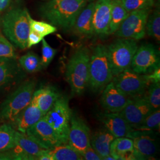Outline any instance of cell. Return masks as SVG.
Here are the masks:
<instances>
[{
  "instance_id": "obj_1",
  "label": "cell",
  "mask_w": 160,
  "mask_h": 160,
  "mask_svg": "<svg viewBox=\"0 0 160 160\" xmlns=\"http://www.w3.org/2000/svg\"><path fill=\"white\" fill-rule=\"evenodd\" d=\"M87 5V0H48L39 8L40 16L50 24L68 32Z\"/></svg>"
},
{
  "instance_id": "obj_2",
  "label": "cell",
  "mask_w": 160,
  "mask_h": 160,
  "mask_svg": "<svg viewBox=\"0 0 160 160\" xmlns=\"http://www.w3.org/2000/svg\"><path fill=\"white\" fill-rule=\"evenodd\" d=\"M90 50L85 46L78 48L70 58L65 72V78L73 96H79L88 86Z\"/></svg>"
},
{
  "instance_id": "obj_3",
  "label": "cell",
  "mask_w": 160,
  "mask_h": 160,
  "mask_svg": "<svg viewBox=\"0 0 160 160\" xmlns=\"http://www.w3.org/2000/svg\"><path fill=\"white\" fill-rule=\"evenodd\" d=\"M29 16L26 8L17 7L7 12L1 20L2 32L6 38L22 49L28 46L30 29Z\"/></svg>"
},
{
  "instance_id": "obj_4",
  "label": "cell",
  "mask_w": 160,
  "mask_h": 160,
  "mask_svg": "<svg viewBox=\"0 0 160 160\" xmlns=\"http://www.w3.org/2000/svg\"><path fill=\"white\" fill-rule=\"evenodd\" d=\"M113 77L106 46H95L90 53L88 86L92 92H98L103 90Z\"/></svg>"
},
{
  "instance_id": "obj_5",
  "label": "cell",
  "mask_w": 160,
  "mask_h": 160,
  "mask_svg": "<svg viewBox=\"0 0 160 160\" xmlns=\"http://www.w3.org/2000/svg\"><path fill=\"white\" fill-rule=\"evenodd\" d=\"M36 82L28 80L23 82L6 98L0 106V118L13 123L17 115L30 103Z\"/></svg>"
},
{
  "instance_id": "obj_6",
  "label": "cell",
  "mask_w": 160,
  "mask_h": 160,
  "mask_svg": "<svg viewBox=\"0 0 160 160\" xmlns=\"http://www.w3.org/2000/svg\"><path fill=\"white\" fill-rule=\"evenodd\" d=\"M106 48L113 77L131 68L132 59L138 48L137 40L120 38Z\"/></svg>"
},
{
  "instance_id": "obj_7",
  "label": "cell",
  "mask_w": 160,
  "mask_h": 160,
  "mask_svg": "<svg viewBox=\"0 0 160 160\" xmlns=\"http://www.w3.org/2000/svg\"><path fill=\"white\" fill-rule=\"evenodd\" d=\"M72 110L66 97H59L43 118L56 132L63 143H68L69 123Z\"/></svg>"
},
{
  "instance_id": "obj_8",
  "label": "cell",
  "mask_w": 160,
  "mask_h": 160,
  "mask_svg": "<svg viewBox=\"0 0 160 160\" xmlns=\"http://www.w3.org/2000/svg\"><path fill=\"white\" fill-rule=\"evenodd\" d=\"M112 81L119 90L130 97L142 96L150 85L145 75L139 74L131 68L114 75Z\"/></svg>"
},
{
  "instance_id": "obj_9",
  "label": "cell",
  "mask_w": 160,
  "mask_h": 160,
  "mask_svg": "<svg viewBox=\"0 0 160 160\" xmlns=\"http://www.w3.org/2000/svg\"><path fill=\"white\" fill-rule=\"evenodd\" d=\"M151 9H144L130 12L114 33L119 38L141 40L146 34V23Z\"/></svg>"
},
{
  "instance_id": "obj_10",
  "label": "cell",
  "mask_w": 160,
  "mask_h": 160,
  "mask_svg": "<svg viewBox=\"0 0 160 160\" xmlns=\"http://www.w3.org/2000/svg\"><path fill=\"white\" fill-rule=\"evenodd\" d=\"M160 52L151 43L138 48L132 59L131 68L139 74H149L160 68Z\"/></svg>"
},
{
  "instance_id": "obj_11",
  "label": "cell",
  "mask_w": 160,
  "mask_h": 160,
  "mask_svg": "<svg viewBox=\"0 0 160 160\" xmlns=\"http://www.w3.org/2000/svg\"><path fill=\"white\" fill-rule=\"evenodd\" d=\"M90 130L85 121L72 114L69 129L68 144L80 154L90 145Z\"/></svg>"
},
{
  "instance_id": "obj_12",
  "label": "cell",
  "mask_w": 160,
  "mask_h": 160,
  "mask_svg": "<svg viewBox=\"0 0 160 160\" xmlns=\"http://www.w3.org/2000/svg\"><path fill=\"white\" fill-rule=\"evenodd\" d=\"M26 133L45 149H52L58 145L64 144L43 117L28 129Z\"/></svg>"
},
{
  "instance_id": "obj_13",
  "label": "cell",
  "mask_w": 160,
  "mask_h": 160,
  "mask_svg": "<svg viewBox=\"0 0 160 160\" xmlns=\"http://www.w3.org/2000/svg\"><path fill=\"white\" fill-rule=\"evenodd\" d=\"M153 112L144 95L131 97L120 114L133 129H137L149 114Z\"/></svg>"
},
{
  "instance_id": "obj_14",
  "label": "cell",
  "mask_w": 160,
  "mask_h": 160,
  "mask_svg": "<svg viewBox=\"0 0 160 160\" xmlns=\"http://www.w3.org/2000/svg\"><path fill=\"white\" fill-rule=\"evenodd\" d=\"M129 138L133 140L135 160H148L157 154V142L148 134H144V131L140 132L139 130H133Z\"/></svg>"
},
{
  "instance_id": "obj_15",
  "label": "cell",
  "mask_w": 160,
  "mask_h": 160,
  "mask_svg": "<svg viewBox=\"0 0 160 160\" xmlns=\"http://www.w3.org/2000/svg\"><path fill=\"white\" fill-rule=\"evenodd\" d=\"M112 0H97L93 13V29L94 34L100 37L109 35L111 18Z\"/></svg>"
},
{
  "instance_id": "obj_16",
  "label": "cell",
  "mask_w": 160,
  "mask_h": 160,
  "mask_svg": "<svg viewBox=\"0 0 160 160\" xmlns=\"http://www.w3.org/2000/svg\"><path fill=\"white\" fill-rule=\"evenodd\" d=\"M131 98L119 90L112 81L103 89L100 103L107 112H120Z\"/></svg>"
},
{
  "instance_id": "obj_17",
  "label": "cell",
  "mask_w": 160,
  "mask_h": 160,
  "mask_svg": "<svg viewBox=\"0 0 160 160\" xmlns=\"http://www.w3.org/2000/svg\"><path fill=\"white\" fill-rule=\"evenodd\" d=\"M105 129L115 138L129 137L134 130L119 112H107L98 115Z\"/></svg>"
},
{
  "instance_id": "obj_18",
  "label": "cell",
  "mask_w": 160,
  "mask_h": 160,
  "mask_svg": "<svg viewBox=\"0 0 160 160\" xmlns=\"http://www.w3.org/2000/svg\"><path fill=\"white\" fill-rule=\"evenodd\" d=\"M44 114L38 108L36 100L32 97L29 105L17 115L13 123L17 131L26 133L28 129L37 123Z\"/></svg>"
},
{
  "instance_id": "obj_19",
  "label": "cell",
  "mask_w": 160,
  "mask_h": 160,
  "mask_svg": "<svg viewBox=\"0 0 160 160\" xmlns=\"http://www.w3.org/2000/svg\"><path fill=\"white\" fill-rule=\"evenodd\" d=\"M20 74V65L16 58H0V89L15 84Z\"/></svg>"
},
{
  "instance_id": "obj_20",
  "label": "cell",
  "mask_w": 160,
  "mask_h": 160,
  "mask_svg": "<svg viewBox=\"0 0 160 160\" xmlns=\"http://www.w3.org/2000/svg\"><path fill=\"white\" fill-rule=\"evenodd\" d=\"M15 148L25 156L26 160H37L45 149L43 148L26 133L16 131Z\"/></svg>"
},
{
  "instance_id": "obj_21",
  "label": "cell",
  "mask_w": 160,
  "mask_h": 160,
  "mask_svg": "<svg viewBox=\"0 0 160 160\" xmlns=\"http://www.w3.org/2000/svg\"><path fill=\"white\" fill-rule=\"evenodd\" d=\"M94 6L95 2H92L82 9L77 17L73 28L78 34L89 38L94 34L92 22Z\"/></svg>"
},
{
  "instance_id": "obj_22",
  "label": "cell",
  "mask_w": 160,
  "mask_h": 160,
  "mask_svg": "<svg viewBox=\"0 0 160 160\" xmlns=\"http://www.w3.org/2000/svg\"><path fill=\"white\" fill-rule=\"evenodd\" d=\"M133 142L131 138H116L110 145V154L115 160H135Z\"/></svg>"
},
{
  "instance_id": "obj_23",
  "label": "cell",
  "mask_w": 160,
  "mask_h": 160,
  "mask_svg": "<svg viewBox=\"0 0 160 160\" xmlns=\"http://www.w3.org/2000/svg\"><path fill=\"white\" fill-rule=\"evenodd\" d=\"M60 97V93L55 88L47 86L34 92L32 97L45 116Z\"/></svg>"
},
{
  "instance_id": "obj_24",
  "label": "cell",
  "mask_w": 160,
  "mask_h": 160,
  "mask_svg": "<svg viewBox=\"0 0 160 160\" xmlns=\"http://www.w3.org/2000/svg\"><path fill=\"white\" fill-rule=\"evenodd\" d=\"M115 138L107 129H101L91 136L90 145L103 160L110 154V145Z\"/></svg>"
},
{
  "instance_id": "obj_25",
  "label": "cell",
  "mask_w": 160,
  "mask_h": 160,
  "mask_svg": "<svg viewBox=\"0 0 160 160\" xmlns=\"http://www.w3.org/2000/svg\"><path fill=\"white\" fill-rule=\"evenodd\" d=\"M129 12L123 6L120 0H112L111 18L109 26V35L114 34L121 24L128 17Z\"/></svg>"
},
{
  "instance_id": "obj_26",
  "label": "cell",
  "mask_w": 160,
  "mask_h": 160,
  "mask_svg": "<svg viewBox=\"0 0 160 160\" xmlns=\"http://www.w3.org/2000/svg\"><path fill=\"white\" fill-rule=\"evenodd\" d=\"M52 160H82V155L68 143L61 144L50 149Z\"/></svg>"
},
{
  "instance_id": "obj_27",
  "label": "cell",
  "mask_w": 160,
  "mask_h": 160,
  "mask_svg": "<svg viewBox=\"0 0 160 160\" xmlns=\"http://www.w3.org/2000/svg\"><path fill=\"white\" fill-rule=\"evenodd\" d=\"M18 63L24 70L29 73L39 71L43 68L41 58L33 52H29L22 56Z\"/></svg>"
},
{
  "instance_id": "obj_28",
  "label": "cell",
  "mask_w": 160,
  "mask_h": 160,
  "mask_svg": "<svg viewBox=\"0 0 160 160\" xmlns=\"http://www.w3.org/2000/svg\"><path fill=\"white\" fill-rule=\"evenodd\" d=\"M16 130L10 124L0 125V152H4L15 147Z\"/></svg>"
},
{
  "instance_id": "obj_29",
  "label": "cell",
  "mask_w": 160,
  "mask_h": 160,
  "mask_svg": "<svg viewBox=\"0 0 160 160\" xmlns=\"http://www.w3.org/2000/svg\"><path fill=\"white\" fill-rule=\"evenodd\" d=\"M146 33L158 43L160 41V10L157 8L151 14H149L146 23Z\"/></svg>"
},
{
  "instance_id": "obj_30",
  "label": "cell",
  "mask_w": 160,
  "mask_h": 160,
  "mask_svg": "<svg viewBox=\"0 0 160 160\" xmlns=\"http://www.w3.org/2000/svg\"><path fill=\"white\" fill-rule=\"evenodd\" d=\"M160 126V110L158 109L149 114L136 130L144 131L159 130Z\"/></svg>"
},
{
  "instance_id": "obj_31",
  "label": "cell",
  "mask_w": 160,
  "mask_h": 160,
  "mask_svg": "<svg viewBox=\"0 0 160 160\" xmlns=\"http://www.w3.org/2000/svg\"><path fill=\"white\" fill-rule=\"evenodd\" d=\"M148 91L145 92L144 96L148 100L149 104L153 111L160 109V84L158 83H152L148 86Z\"/></svg>"
},
{
  "instance_id": "obj_32",
  "label": "cell",
  "mask_w": 160,
  "mask_h": 160,
  "mask_svg": "<svg viewBox=\"0 0 160 160\" xmlns=\"http://www.w3.org/2000/svg\"><path fill=\"white\" fill-rule=\"evenodd\" d=\"M29 23L30 29L34 30L44 38L57 31V28L55 26L45 22L36 21L33 19L30 15L29 16Z\"/></svg>"
},
{
  "instance_id": "obj_33",
  "label": "cell",
  "mask_w": 160,
  "mask_h": 160,
  "mask_svg": "<svg viewBox=\"0 0 160 160\" xmlns=\"http://www.w3.org/2000/svg\"><path fill=\"white\" fill-rule=\"evenodd\" d=\"M129 12L144 9H151L154 6L155 0H120Z\"/></svg>"
},
{
  "instance_id": "obj_34",
  "label": "cell",
  "mask_w": 160,
  "mask_h": 160,
  "mask_svg": "<svg viewBox=\"0 0 160 160\" xmlns=\"http://www.w3.org/2000/svg\"><path fill=\"white\" fill-rule=\"evenodd\" d=\"M42 64L43 67H48L57 54V50L52 48L46 40L43 38L42 40Z\"/></svg>"
},
{
  "instance_id": "obj_35",
  "label": "cell",
  "mask_w": 160,
  "mask_h": 160,
  "mask_svg": "<svg viewBox=\"0 0 160 160\" xmlns=\"http://www.w3.org/2000/svg\"><path fill=\"white\" fill-rule=\"evenodd\" d=\"M0 58H16V53L11 42L0 33Z\"/></svg>"
},
{
  "instance_id": "obj_36",
  "label": "cell",
  "mask_w": 160,
  "mask_h": 160,
  "mask_svg": "<svg viewBox=\"0 0 160 160\" xmlns=\"http://www.w3.org/2000/svg\"><path fill=\"white\" fill-rule=\"evenodd\" d=\"M44 38L38 33L36 32L34 30L30 29L28 39V46L27 48H30L32 46L36 45L39 43L42 39Z\"/></svg>"
},
{
  "instance_id": "obj_37",
  "label": "cell",
  "mask_w": 160,
  "mask_h": 160,
  "mask_svg": "<svg viewBox=\"0 0 160 160\" xmlns=\"http://www.w3.org/2000/svg\"><path fill=\"white\" fill-rule=\"evenodd\" d=\"M83 160H101L102 158L97 154V152L92 148L91 145L81 154Z\"/></svg>"
},
{
  "instance_id": "obj_38",
  "label": "cell",
  "mask_w": 160,
  "mask_h": 160,
  "mask_svg": "<svg viewBox=\"0 0 160 160\" xmlns=\"http://www.w3.org/2000/svg\"><path fill=\"white\" fill-rule=\"evenodd\" d=\"M145 77L148 81L149 84L158 83L160 81V68L156 69L154 72L151 74H145Z\"/></svg>"
},
{
  "instance_id": "obj_39",
  "label": "cell",
  "mask_w": 160,
  "mask_h": 160,
  "mask_svg": "<svg viewBox=\"0 0 160 160\" xmlns=\"http://www.w3.org/2000/svg\"><path fill=\"white\" fill-rule=\"evenodd\" d=\"M10 1L11 0H0V12L4 11L8 7Z\"/></svg>"
},
{
  "instance_id": "obj_40",
  "label": "cell",
  "mask_w": 160,
  "mask_h": 160,
  "mask_svg": "<svg viewBox=\"0 0 160 160\" xmlns=\"http://www.w3.org/2000/svg\"></svg>"
}]
</instances>
